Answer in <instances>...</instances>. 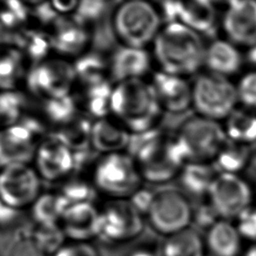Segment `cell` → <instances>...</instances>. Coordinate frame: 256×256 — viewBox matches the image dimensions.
<instances>
[{
  "instance_id": "6da1fadb",
  "label": "cell",
  "mask_w": 256,
  "mask_h": 256,
  "mask_svg": "<svg viewBox=\"0 0 256 256\" xmlns=\"http://www.w3.org/2000/svg\"><path fill=\"white\" fill-rule=\"evenodd\" d=\"M152 44L161 71L186 77L204 67L206 44L202 35L182 23L163 25Z\"/></svg>"
},
{
  "instance_id": "7a4b0ae2",
  "label": "cell",
  "mask_w": 256,
  "mask_h": 256,
  "mask_svg": "<svg viewBox=\"0 0 256 256\" xmlns=\"http://www.w3.org/2000/svg\"><path fill=\"white\" fill-rule=\"evenodd\" d=\"M110 110L134 133L156 128L162 112L151 82L142 78L118 82L112 90Z\"/></svg>"
},
{
  "instance_id": "3957f363",
  "label": "cell",
  "mask_w": 256,
  "mask_h": 256,
  "mask_svg": "<svg viewBox=\"0 0 256 256\" xmlns=\"http://www.w3.org/2000/svg\"><path fill=\"white\" fill-rule=\"evenodd\" d=\"M114 36L123 46L145 48L162 28L159 9L148 0H125L111 20Z\"/></svg>"
},
{
  "instance_id": "277c9868",
  "label": "cell",
  "mask_w": 256,
  "mask_h": 256,
  "mask_svg": "<svg viewBox=\"0 0 256 256\" xmlns=\"http://www.w3.org/2000/svg\"><path fill=\"white\" fill-rule=\"evenodd\" d=\"M142 181L136 161L122 152L104 155L93 170L92 184L97 193L112 200L129 199L142 187Z\"/></svg>"
},
{
  "instance_id": "5b68a950",
  "label": "cell",
  "mask_w": 256,
  "mask_h": 256,
  "mask_svg": "<svg viewBox=\"0 0 256 256\" xmlns=\"http://www.w3.org/2000/svg\"><path fill=\"white\" fill-rule=\"evenodd\" d=\"M238 103L236 84L227 77L206 71L192 82V108L197 115L221 122Z\"/></svg>"
},
{
  "instance_id": "8992f818",
  "label": "cell",
  "mask_w": 256,
  "mask_h": 256,
  "mask_svg": "<svg viewBox=\"0 0 256 256\" xmlns=\"http://www.w3.org/2000/svg\"><path fill=\"white\" fill-rule=\"evenodd\" d=\"M175 137L184 148L189 162H212L227 141L221 122L197 114L181 123Z\"/></svg>"
},
{
  "instance_id": "52a82bcc",
  "label": "cell",
  "mask_w": 256,
  "mask_h": 256,
  "mask_svg": "<svg viewBox=\"0 0 256 256\" xmlns=\"http://www.w3.org/2000/svg\"><path fill=\"white\" fill-rule=\"evenodd\" d=\"M146 216L155 232L168 237L191 226L193 205L180 189H162L155 193Z\"/></svg>"
},
{
  "instance_id": "ba28073f",
  "label": "cell",
  "mask_w": 256,
  "mask_h": 256,
  "mask_svg": "<svg viewBox=\"0 0 256 256\" xmlns=\"http://www.w3.org/2000/svg\"><path fill=\"white\" fill-rule=\"evenodd\" d=\"M76 80L73 64L62 58H47L34 64L26 83L34 95L46 101L71 95Z\"/></svg>"
},
{
  "instance_id": "9c48e42d",
  "label": "cell",
  "mask_w": 256,
  "mask_h": 256,
  "mask_svg": "<svg viewBox=\"0 0 256 256\" xmlns=\"http://www.w3.org/2000/svg\"><path fill=\"white\" fill-rule=\"evenodd\" d=\"M255 196L254 187L240 174L218 173L207 196L220 219L234 221L250 207Z\"/></svg>"
},
{
  "instance_id": "30bf717a",
  "label": "cell",
  "mask_w": 256,
  "mask_h": 256,
  "mask_svg": "<svg viewBox=\"0 0 256 256\" xmlns=\"http://www.w3.org/2000/svg\"><path fill=\"white\" fill-rule=\"evenodd\" d=\"M41 132V124L31 118L0 129V168L33 160Z\"/></svg>"
},
{
  "instance_id": "8fae6325",
  "label": "cell",
  "mask_w": 256,
  "mask_h": 256,
  "mask_svg": "<svg viewBox=\"0 0 256 256\" xmlns=\"http://www.w3.org/2000/svg\"><path fill=\"white\" fill-rule=\"evenodd\" d=\"M41 195L40 176L29 164L0 168V200L21 211L31 207Z\"/></svg>"
},
{
  "instance_id": "7c38bea8",
  "label": "cell",
  "mask_w": 256,
  "mask_h": 256,
  "mask_svg": "<svg viewBox=\"0 0 256 256\" xmlns=\"http://www.w3.org/2000/svg\"><path fill=\"white\" fill-rule=\"evenodd\" d=\"M142 215L126 200H111L100 210L98 236L110 243L127 242L143 230Z\"/></svg>"
},
{
  "instance_id": "4fadbf2b",
  "label": "cell",
  "mask_w": 256,
  "mask_h": 256,
  "mask_svg": "<svg viewBox=\"0 0 256 256\" xmlns=\"http://www.w3.org/2000/svg\"><path fill=\"white\" fill-rule=\"evenodd\" d=\"M159 11L166 23H182L201 35L217 22V7L210 0H163Z\"/></svg>"
},
{
  "instance_id": "5bb4252c",
  "label": "cell",
  "mask_w": 256,
  "mask_h": 256,
  "mask_svg": "<svg viewBox=\"0 0 256 256\" xmlns=\"http://www.w3.org/2000/svg\"><path fill=\"white\" fill-rule=\"evenodd\" d=\"M34 161L40 178L50 182L64 180L76 169L74 152L54 135L39 143Z\"/></svg>"
},
{
  "instance_id": "9a60e30c",
  "label": "cell",
  "mask_w": 256,
  "mask_h": 256,
  "mask_svg": "<svg viewBox=\"0 0 256 256\" xmlns=\"http://www.w3.org/2000/svg\"><path fill=\"white\" fill-rule=\"evenodd\" d=\"M222 29L226 39L246 49L256 44V0H235L225 8Z\"/></svg>"
},
{
  "instance_id": "2e32d148",
  "label": "cell",
  "mask_w": 256,
  "mask_h": 256,
  "mask_svg": "<svg viewBox=\"0 0 256 256\" xmlns=\"http://www.w3.org/2000/svg\"><path fill=\"white\" fill-rule=\"evenodd\" d=\"M151 84L162 110L183 113L192 107V83L186 77L160 70L153 74Z\"/></svg>"
},
{
  "instance_id": "e0dca14e",
  "label": "cell",
  "mask_w": 256,
  "mask_h": 256,
  "mask_svg": "<svg viewBox=\"0 0 256 256\" xmlns=\"http://www.w3.org/2000/svg\"><path fill=\"white\" fill-rule=\"evenodd\" d=\"M100 210L93 203L67 206L60 220V227L66 237L75 242H87L98 236Z\"/></svg>"
},
{
  "instance_id": "ac0fdd59",
  "label": "cell",
  "mask_w": 256,
  "mask_h": 256,
  "mask_svg": "<svg viewBox=\"0 0 256 256\" xmlns=\"http://www.w3.org/2000/svg\"><path fill=\"white\" fill-rule=\"evenodd\" d=\"M151 57L144 48L122 46L116 49L109 63V73L117 83L142 78L150 69Z\"/></svg>"
},
{
  "instance_id": "d6986e66",
  "label": "cell",
  "mask_w": 256,
  "mask_h": 256,
  "mask_svg": "<svg viewBox=\"0 0 256 256\" xmlns=\"http://www.w3.org/2000/svg\"><path fill=\"white\" fill-rule=\"evenodd\" d=\"M243 60L238 46L228 39H215L206 45L204 67L208 72L229 78L241 70Z\"/></svg>"
},
{
  "instance_id": "ffe728a7",
  "label": "cell",
  "mask_w": 256,
  "mask_h": 256,
  "mask_svg": "<svg viewBox=\"0 0 256 256\" xmlns=\"http://www.w3.org/2000/svg\"><path fill=\"white\" fill-rule=\"evenodd\" d=\"M204 242L209 256H242L245 250L234 222L225 219H219L205 232Z\"/></svg>"
},
{
  "instance_id": "44dd1931",
  "label": "cell",
  "mask_w": 256,
  "mask_h": 256,
  "mask_svg": "<svg viewBox=\"0 0 256 256\" xmlns=\"http://www.w3.org/2000/svg\"><path fill=\"white\" fill-rule=\"evenodd\" d=\"M218 172L211 162H188L180 170L177 178L180 190L188 197L206 199Z\"/></svg>"
},
{
  "instance_id": "7402d4cb",
  "label": "cell",
  "mask_w": 256,
  "mask_h": 256,
  "mask_svg": "<svg viewBox=\"0 0 256 256\" xmlns=\"http://www.w3.org/2000/svg\"><path fill=\"white\" fill-rule=\"evenodd\" d=\"M53 49L65 55L81 53L90 41L86 26L76 19H56L53 32L50 34Z\"/></svg>"
},
{
  "instance_id": "603a6c76",
  "label": "cell",
  "mask_w": 256,
  "mask_h": 256,
  "mask_svg": "<svg viewBox=\"0 0 256 256\" xmlns=\"http://www.w3.org/2000/svg\"><path fill=\"white\" fill-rule=\"evenodd\" d=\"M130 138L128 129L109 119H98L92 125L91 146L105 155L128 148Z\"/></svg>"
},
{
  "instance_id": "cb8c5ba5",
  "label": "cell",
  "mask_w": 256,
  "mask_h": 256,
  "mask_svg": "<svg viewBox=\"0 0 256 256\" xmlns=\"http://www.w3.org/2000/svg\"><path fill=\"white\" fill-rule=\"evenodd\" d=\"M227 139L256 149V111L245 107L236 108L225 120Z\"/></svg>"
},
{
  "instance_id": "d4e9b609",
  "label": "cell",
  "mask_w": 256,
  "mask_h": 256,
  "mask_svg": "<svg viewBox=\"0 0 256 256\" xmlns=\"http://www.w3.org/2000/svg\"><path fill=\"white\" fill-rule=\"evenodd\" d=\"M161 256H205L204 237L191 227L165 237L160 246Z\"/></svg>"
},
{
  "instance_id": "484cf974",
  "label": "cell",
  "mask_w": 256,
  "mask_h": 256,
  "mask_svg": "<svg viewBox=\"0 0 256 256\" xmlns=\"http://www.w3.org/2000/svg\"><path fill=\"white\" fill-rule=\"evenodd\" d=\"M252 150L246 145L227 139L211 163L218 173L240 174L251 163Z\"/></svg>"
},
{
  "instance_id": "4316f807",
  "label": "cell",
  "mask_w": 256,
  "mask_h": 256,
  "mask_svg": "<svg viewBox=\"0 0 256 256\" xmlns=\"http://www.w3.org/2000/svg\"><path fill=\"white\" fill-rule=\"evenodd\" d=\"M92 125L87 117L77 114L73 119L59 126L54 136L74 153L86 151L91 145Z\"/></svg>"
},
{
  "instance_id": "83f0119b",
  "label": "cell",
  "mask_w": 256,
  "mask_h": 256,
  "mask_svg": "<svg viewBox=\"0 0 256 256\" xmlns=\"http://www.w3.org/2000/svg\"><path fill=\"white\" fill-rule=\"evenodd\" d=\"M24 77V53L20 48L0 45V89L14 90Z\"/></svg>"
},
{
  "instance_id": "f1b7e54d",
  "label": "cell",
  "mask_w": 256,
  "mask_h": 256,
  "mask_svg": "<svg viewBox=\"0 0 256 256\" xmlns=\"http://www.w3.org/2000/svg\"><path fill=\"white\" fill-rule=\"evenodd\" d=\"M67 206L60 193H41L31 206L32 217L39 225L59 224Z\"/></svg>"
},
{
  "instance_id": "f546056e",
  "label": "cell",
  "mask_w": 256,
  "mask_h": 256,
  "mask_svg": "<svg viewBox=\"0 0 256 256\" xmlns=\"http://www.w3.org/2000/svg\"><path fill=\"white\" fill-rule=\"evenodd\" d=\"M113 87L108 80L84 86L83 104L86 111L98 119L104 118L110 110Z\"/></svg>"
},
{
  "instance_id": "4dcf8cb0",
  "label": "cell",
  "mask_w": 256,
  "mask_h": 256,
  "mask_svg": "<svg viewBox=\"0 0 256 256\" xmlns=\"http://www.w3.org/2000/svg\"><path fill=\"white\" fill-rule=\"evenodd\" d=\"M74 65L76 78L83 86L106 81L109 73V64L96 53L81 55Z\"/></svg>"
},
{
  "instance_id": "1f68e13d",
  "label": "cell",
  "mask_w": 256,
  "mask_h": 256,
  "mask_svg": "<svg viewBox=\"0 0 256 256\" xmlns=\"http://www.w3.org/2000/svg\"><path fill=\"white\" fill-rule=\"evenodd\" d=\"M17 42L22 52L26 53L36 63L47 59V55L53 49L50 34L40 31H25L18 36Z\"/></svg>"
},
{
  "instance_id": "d6a6232c",
  "label": "cell",
  "mask_w": 256,
  "mask_h": 256,
  "mask_svg": "<svg viewBox=\"0 0 256 256\" xmlns=\"http://www.w3.org/2000/svg\"><path fill=\"white\" fill-rule=\"evenodd\" d=\"M26 101L24 95L14 90L0 92V129L18 123L22 117Z\"/></svg>"
},
{
  "instance_id": "836d02e7",
  "label": "cell",
  "mask_w": 256,
  "mask_h": 256,
  "mask_svg": "<svg viewBox=\"0 0 256 256\" xmlns=\"http://www.w3.org/2000/svg\"><path fill=\"white\" fill-rule=\"evenodd\" d=\"M44 112L47 119L59 127L78 114L77 103L72 95L46 100L44 101Z\"/></svg>"
},
{
  "instance_id": "e575fe53",
  "label": "cell",
  "mask_w": 256,
  "mask_h": 256,
  "mask_svg": "<svg viewBox=\"0 0 256 256\" xmlns=\"http://www.w3.org/2000/svg\"><path fill=\"white\" fill-rule=\"evenodd\" d=\"M31 238L45 254H55L64 245L66 235L59 224H37Z\"/></svg>"
},
{
  "instance_id": "d590c367",
  "label": "cell",
  "mask_w": 256,
  "mask_h": 256,
  "mask_svg": "<svg viewBox=\"0 0 256 256\" xmlns=\"http://www.w3.org/2000/svg\"><path fill=\"white\" fill-rule=\"evenodd\" d=\"M29 9L21 0H2L0 2V25L8 32L18 28L28 18Z\"/></svg>"
},
{
  "instance_id": "8d00e7d4",
  "label": "cell",
  "mask_w": 256,
  "mask_h": 256,
  "mask_svg": "<svg viewBox=\"0 0 256 256\" xmlns=\"http://www.w3.org/2000/svg\"><path fill=\"white\" fill-rule=\"evenodd\" d=\"M69 205L80 203H93L95 193H97L93 184H88L83 180H69L59 192Z\"/></svg>"
},
{
  "instance_id": "74e56055",
  "label": "cell",
  "mask_w": 256,
  "mask_h": 256,
  "mask_svg": "<svg viewBox=\"0 0 256 256\" xmlns=\"http://www.w3.org/2000/svg\"><path fill=\"white\" fill-rule=\"evenodd\" d=\"M236 88L239 103L245 108L256 111V70L243 74Z\"/></svg>"
},
{
  "instance_id": "f35d334b",
  "label": "cell",
  "mask_w": 256,
  "mask_h": 256,
  "mask_svg": "<svg viewBox=\"0 0 256 256\" xmlns=\"http://www.w3.org/2000/svg\"><path fill=\"white\" fill-rule=\"evenodd\" d=\"M242 239L250 244H256V205L245 209L234 221Z\"/></svg>"
},
{
  "instance_id": "ab89813d",
  "label": "cell",
  "mask_w": 256,
  "mask_h": 256,
  "mask_svg": "<svg viewBox=\"0 0 256 256\" xmlns=\"http://www.w3.org/2000/svg\"><path fill=\"white\" fill-rule=\"evenodd\" d=\"M219 219L220 217L207 198L200 200L197 205L193 206L192 224L200 229H203L205 232Z\"/></svg>"
},
{
  "instance_id": "60d3db41",
  "label": "cell",
  "mask_w": 256,
  "mask_h": 256,
  "mask_svg": "<svg viewBox=\"0 0 256 256\" xmlns=\"http://www.w3.org/2000/svg\"><path fill=\"white\" fill-rule=\"evenodd\" d=\"M54 256H100L97 250L87 242H75L64 244Z\"/></svg>"
},
{
  "instance_id": "b9f144b4",
  "label": "cell",
  "mask_w": 256,
  "mask_h": 256,
  "mask_svg": "<svg viewBox=\"0 0 256 256\" xmlns=\"http://www.w3.org/2000/svg\"><path fill=\"white\" fill-rule=\"evenodd\" d=\"M9 256H46L32 238L17 240L11 247Z\"/></svg>"
},
{
  "instance_id": "7bdbcfd3",
  "label": "cell",
  "mask_w": 256,
  "mask_h": 256,
  "mask_svg": "<svg viewBox=\"0 0 256 256\" xmlns=\"http://www.w3.org/2000/svg\"><path fill=\"white\" fill-rule=\"evenodd\" d=\"M154 196L155 192L148 188L141 187L129 198V202L141 215H146L151 207Z\"/></svg>"
},
{
  "instance_id": "ee69618b",
  "label": "cell",
  "mask_w": 256,
  "mask_h": 256,
  "mask_svg": "<svg viewBox=\"0 0 256 256\" xmlns=\"http://www.w3.org/2000/svg\"><path fill=\"white\" fill-rule=\"evenodd\" d=\"M48 2L57 14H68L77 10L80 0H48Z\"/></svg>"
},
{
  "instance_id": "f6af8a7d",
  "label": "cell",
  "mask_w": 256,
  "mask_h": 256,
  "mask_svg": "<svg viewBox=\"0 0 256 256\" xmlns=\"http://www.w3.org/2000/svg\"><path fill=\"white\" fill-rule=\"evenodd\" d=\"M18 210H15L0 200V227L12 225L19 216Z\"/></svg>"
},
{
  "instance_id": "bcb514c9",
  "label": "cell",
  "mask_w": 256,
  "mask_h": 256,
  "mask_svg": "<svg viewBox=\"0 0 256 256\" xmlns=\"http://www.w3.org/2000/svg\"><path fill=\"white\" fill-rule=\"evenodd\" d=\"M130 256H161V252H155L149 248H139L135 250Z\"/></svg>"
},
{
  "instance_id": "7dc6e473",
  "label": "cell",
  "mask_w": 256,
  "mask_h": 256,
  "mask_svg": "<svg viewBox=\"0 0 256 256\" xmlns=\"http://www.w3.org/2000/svg\"><path fill=\"white\" fill-rule=\"evenodd\" d=\"M25 6L29 9V8H33L34 10L41 7L42 5H44L45 3L48 2V0H21Z\"/></svg>"
},
{
  "instance_id": "c3c4849f",
  "label": "cell",
  "mask_w": 256,
  "mask_h": 256,
  "mask_svg": "<svg viewBox=\"0 0 256 256\" xmlns=\"http://www.w3.org/2000/svg\"><path fill=\"white\" fill-rule=\"evenodd\" d=\"M246 59L249 61L250 64L256 66V44L247 48Z\"/></svg>"
},
{
  "instance_id": "681fc988",
  "label": "cell",
  "mask_w": 256,
  "mask_h": 256,
  "mask_svg": "<svg viewBox=\"0 0 256 256\" xmlns=\"http://www.w3.org/2000/svg\"><path fill=\"white\" fill-rule=\"evenodd\" d=\"M242 256H256V244H251L246 250H244Z\"/></svg>"
},
{
  "instance_id": "f907efd6",
  "label": "cell",
  "mask_w": 256,
  "mask_h": 256,
  "mask_svg": "<svg viewBox=\"0 0 256 256\" xmlns=\"http://www.w3.org/2000/svg\"><path fill=\"white\" fill-rule=\"evenodd\" d=\"M216 7L218 6H224L225 8L230 5L232 2H234L235 0H210Z\"/></svg>"
},
{
  "instance_id": "816d5d0a",
  "label": "cell",
  "mask_w": 256,
  "mask_h": 256,
  "mask_svg": "<svg viewBox=\"0 0 256 256\" xmlns=\"http://www.w3.org/2000/svg\"><path fill=\"white\" fill-rule=\"evenodd\" d=\"M254 190H255V194H256V172H255V187H254Z\"/></svg>"
},
{
  "instance_id": "f5cc1de1",
  "label": "cell",
  "mask_w": 256,
  "mask_h": 256,
  "mask_svg": "<svg viewBox=\"0 0 256 256\" xmlns=\"http://www.w3.org/2000/svg\"><path fill=\"white\" fill-rule=\"evenodd\" d=\"M98 1H106V0H98Z\"/></svg>"
}]
</instances>
